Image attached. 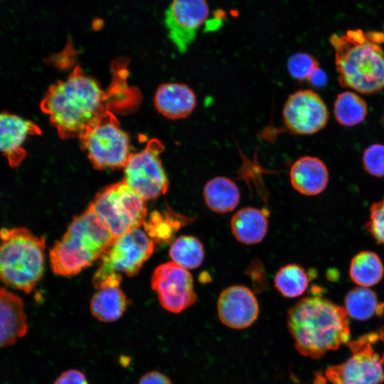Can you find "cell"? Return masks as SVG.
<instances>
[{"mask_svg":"<svg viewBox=\"0 0 384 384\" xmlns=\"http://www.w3.org/2000/svg\"><path fill=\"white\" fill-rule=\"evenodd\" d=\"M127 70H115L110 87L103 90L93 78L76 66L65 80L51 85L41 102L61 139L79 137L103 113L127 100L130 91Z\"/></svg>","mask_w":384,"mask_h":384,"instance_id":"6da1fadb","label":"cell"},{"mask_svg":"<svg viewBox=\"0 0 384 384\" xmlns=\"http://www.w3.org/2000/svg\"><path fill=\"white\" fill-rule=\"evenodd\" d=\"M287 324L298 352L314 359L336 350L350 338L345 308L324 297L316 289L289 309Z\"/></svg>","mask_w":384,"mask_h":384,"instance_id":"7a4b0ae2","label":"cell"},{"mask_svg":"<svg viewBox=\"0 0 384 384\" xmlns=\"http://www.w3.org/2000/svg\"><path fill=\"white\" fill-rule=\"evenodd\" d=\"M383 38L382 33L361 29L331 37L341 86L365 94L384 88V50L379 44Z\"/></svg>","mask_w":384,"mask_h":384,"instance_id":"3957f363","label":"cell"},{"mask_svg":"<svg viewBox=\"0 0 384 384\" xmlns=\"http://www.w3.org/2000/svg\"><path fill=\"white\" fill-rule=\"evenodd\" d=\"M114 238L88 206L75 216L49 251L50 267L60 276H73L100 259Z\"/></svg>","mask_w":384,"mask_h":384,"instance_id":"277c9868","label":"cell"},{"mask_svg":"<svg viewBox=\"0 0 384 384\" xmlns=\"http://www.w3.org/2000/svg\"><path fill=\"white\" fill-rule=\"evenodd\" d=\"M46 240L26 227L0 230V281L27 294L42 277Z\"/></svg>","mask_w":384,"mask_h":384,"instance_id":"5b68a950","label":"cell"},{"mask_svg":"<svg viewBox=\"0 0 384 384\" xmlns=\"http://www.w3.org/2000/svg\"><path fill=\"white\" fill-rule=\"evenodd\" d=\"M154 243L139 228L114 238L100 258V264L92 280L95 287H119L121 273L129 277L136 275L151 255Z\"/></svg>","mask_w":384,"mask_h":384,"instance_id":"8992f818","label":"cell"},{"mask_svg":"<svg viewBox=\"0 0 384 384\" xmlns=\"http://www.w3.org/2000/svg\"><path fill=\"white\" fill-rule=\"evenodd\" d=\"M89 206L116 238L143 225L147 216L146 201L123 179L100 190Z\"/></svg>","mask_w":384,"mask_h":384,"instance_id":"52a82bcc","label":"cell"},{"mask_svg":"<svg viewBox=\"0 0 384 384\" xmlns=\"http://www.w3.org/2000/svg\"><path fill=\"white\" fill-rule=\"evenodd\" d=\"M78 139L97 169L124 168L132 153L129 136L111 110L103 113Z\"/></svg>","mask_w":384,"mask_h":384,"instance_id":"ba28073f","label":"cell"},{"mask_svg":"<svg viewBox=\"0 0 384 384\" xmlns=\"http://www.w3.org/2000/svg\"><path fill=\"white\" fill-rule=\"evenodd\" d=\"M378 340L377 333H369L348 342L351 356L344 363L326 369L328 380L332 384L382 383L383 363L373 347Z\"/></svg>","mask_w":384,"mask_h":384,"instance_id":"9c48e42d","label":"cell"},{"mask_svg":"<svg viewBox=\"0 0 384 384\" xmlns=\"http://www.w3.org/2000/svg\"><path fill=\"white\" fill-rule=\"evenodd\" d=\"M163 150L160 140L150 139L141 151L131 153L124 167V180L145 201L168 191L169 180L159 157Z\"/></svg>","mask_w":384,"mask_h":384,"instance_id":"30bf717a","label":"cell"},{"mask_svg":"<svg viewBox=\"0 0 384 384\" xmlns=\"http://www.w3.org/2000/svg\"><path fill=\"white\" fill-rule=\"evenodd\" d=\"M151 284L161 305L170 312L180 313L197 300L191 274L172 261L156 267Z\"/></svg>","mask_w":384,"mask_h":384,"instance_id":"8fae6325","label":"cell"},{"mask_svg":"<svg viewBox=\"0 0 384 384\" xmlns=\"http://www.w3.org/2000/svg\"><path fill=\"white\" fill-rule=\"evenodd\" d=\"M285 127L292 134H313L327 124L329 112L321 97L311 90H299L292 93L282 108Z\"/></svg>","mask_w":384,"mask_h":384,"instance_id":"7c38bea8","label":"cell"},{"mask_svg":"<svg viewBox=\"0 0 384 384\" xmlns=\"http://www.w3.org/2000/svg\"><path fill=\"white\" fill-rule=\"evenodd\" d=\"M209 8L206 0H173L165 12L168 37L178 51L183 53L195 41L206 21Z\"/></svg>","mask_w":384,"mask_h":384,"instance_id":"4fadbf2b","label":"cell"},{"mask_svg":"<svg viewBox=\"0 0 384 384\" xmlns=\"http://www.w3.org/2000/svg\"><path fill=\"white\" fill-rule=\"evenodd\" d=\"M217 309L220 321L236 329L251 326L259 314V305L254 293L241 285L223 290L218 299Z\"/></svg>","mask_w":384,"mask_h":384,"instance_id":"5bb4252c","label":"cell"},{"mask_svg":"<svg viewBox=\"0 0 384 384\" xmlns=\"http://www.w3.org/2000/svg\"><path fill=\"white\" fill-rule=\"evenodd\" d=\"M41 134L34 122L7 112L0 113V153L11 167L18 166L26 158L23 144L27 137Z\"/></svg>","mask_w":384,"mask_h":384,"instance_id":"9a60e30c","label":"cell"},{"mask_svg":"<svg viewBox=\"0 0 384 384\" xmlns=\"http://www.w3.org/2000/svg\"><path fill=\"white\" fill-rule=\"evenodd\" d=\"M28 330L23 300L0 287V348L14 344L26 335Z\"/></svg>","mask_w":384,"mask_h":384,"instance_id":"2e32d148","label":"cell"},{"mask_svg":"<svg viewBox=\"0 0 384 384\" xmlns=\"http://www.w3.org/2000/svg\"><path fill=\"white\" fill-rule=\"evenodd\" d=\"M156 110L169 119L188 117L197 105L195 92L186 84L166 82L160 85L154 98Z\"/></svg>","mask_w":384,"mask_h":384,"instance_id":"e0dca14e","label":"cell"},{"mask_svg":"<svg viewBox=\"0 0 384 384\" xmlns=\"http://www.w3.org/2000/svg\"><path fill=\"white\" fill-rule=\"evenodd\" d=\"M289 179L293 188L299 193L315 196L321 193L327 186L329 171L320 159L304 156L292 165Z\"/></svg>","mask_w":384,"mask_h":384,"instance_id":"ac0fdd59","label":"cell"},{"mask_svg":"<svg viewBox=\"0 0 384 384\" xmlns=\"http://www.w3.org/2000/svg\"><path fill=\"white\" fill-rule=\"evenodd\" d=\"M265 209L246 207L237 211L230 220L231 233L240 243L255 245L265 237L268 229Z\"/></svg>","mask_w":384,"mask_h":384,"instance_id":"d6986e66","label":"cell"},{"mask_svg":"<svg viewBox=\"0 0 384 384\" xmlns=\"http://www.w3.org/2000/svg\"><path fill=\"white\" fill-rule=\"evenodd\" d=\"M203 193L207 207L217 213L233 211L240 202L238 186L225 176H216L208 181Z\"/></svg>","mask_w":384,"mask_h":384,"instance_id":"ffe728a7","label":"cell"},{"mask_svg":"<svg viewBox=\"0 0 384 384\" xmlns=\"http://www.w3.org/2000/svg\"><path fill=\"white\" fill-rule=\"evenodd\" d=\"M127 305L124 293L119 287L100 289L90 301V309L92 316L102 322L118 320Z\"/></svg>","mask_w":384,"mask_h":384,"instance_id":"44dd1931","label":"cell"},{"mask_svg":"<svg viewBox=\"0 0 384 384\" xmlns=\"http://www.w3.org/2000/svg\"><path fill=\"white\" fill-rule=\"evenodd\" d=\"M383 275V264L380 257L373 252L362 251L356 255L351 262L350 278L360 287H372L378 284Z\"/></svg>","mask_w":384,"mask_h":384,"instance_id":"7402d4cb","label":"cell"},{"mask_svg":"<svg viewBox=\"0 0 384 384\" xmlns=\"http://www.w3.org/2000/svg\"><path fill=\"white\" fill-rule=\"evenodd\" d=\"M344 304L347 314L358 321H366L384 313V303L378 299L375 292L367 287L350 290L345 297Z\"/></svg>","mask_w":384,"mask_h":384,"instance_id":"603a6c76","label":"cell"},{"mask_svg":"<svg viewBox=\"0 0 384 384\" xmlns=\"http://www.w3.org/2000/svg\"><path fill=\"white\" fill-rule=\"evenodd\" d=\"M188 220L171 212L169 210L161 213L154 210L146 218L143 225L146 235L157 243L170 242L177 230Z\"/></svg>","mask_w":384,"mask_h":384,"instance_id":"cb8c5ba5","label":"cell"},{"mask_svg":"<svg viewBox=\"0 0 384 384\" xmlns=\"http://www.w3.org/2000/svg\"><path fill=\"white\" fill-rule=\"evenodd\" d=\"M310 278L299 265H286L275 274L274 285L284 297L295 298L303 294L309 287Z\"/></svg>","mask_w":384,"mask_h":384,"instance_id":"d4e9b609","label":"cell"},{"mask_svg":"<svg viewBox=\"0 0 384 384\" xmlns=\"http://www.w3.org/2000/svg\"><path fill=\"white\" fill-rule=\"evenodd\" d=\"M169 254L172 262L186 270H192L201 266L205 252L199 239L192 235H182L173 241Z\"/></svg>","mask_w":384,"mask_h":384,"instance_id":"484cf974","label":"cell"},{"mask_svg":"<svg viewBox=\"0 0 384 384\" xmlns=\"http://www.w3.org/2000/svg\"><path fill=\"white\" fill-rule=\"evenodd\" d=\"M367 105L357 94L346 91L337 95L334 103V115L337 122L351 127L363 121L367 114Z\"/></svg>","mask_w":384,"mask_h":384,"instance_id":"4316f807","label":"cell"},{"mask_svg":"<svg viewBox=\"0 0 384 384\" xmlns=\"http://www.w3.org/2000/svg\"><path fill=\"white\" fill-rule=\"evenodd\" d=\"M319 67L317 59L306 53H296L292 55L287 62L289 75L299 82L308 80L314 71Z\"/></svg>","mask_w":384,"mask_h":384,"instance_id":"83f0119b","label":"cell"},{"mask_svg":"<svg viewBox=\"0 0 384 384\" xmlns=\"http://www.w3.org/2000/svg\"><path fill=\"white\" fill-rule=\"evenodd\" d=\"M365 170L376 177L384 176V145L376 144L368 146L363 154Z\"/></svg>","mask_w":384,"mask_h":384,"instance_id":"f1b7e54d","label":"cell"},{"mask_svg":"<svg viewBox=\"0 0 384 384\" xmlns=\"http://www.w3.org/2000/svg\"><path fill=\"white\" fill-rule=\"evenodd\" d=\"M366 228L378 243L384 244V198L372 204Z\"/></svg>","mask_w":384,"mask_h":384,"instance_id":"f546056e","label":"cell"},{"mask_svg":"<svg viewBox=\"0 0 384 384\" xmlns=\"http://www.w3.org/2000/svg\"><path fill=\"white\" fill-rule=\"evenodd\" d=\"M53 384H89V383L82 371L78 369H68L59 375Z\"/></svg>","mask_w":384,"mask_h":384,"instance_id":"4dcf8cb0","label":"cell"},{"mask_svg":"<svg viewBox=\"0 0 384 384\" xmlns=\"http://www.w3.org/2000/svg\"><path fill=\"white\" fill-rule=\"evenodd\" d=\"M138 384H172V382L165 374L157 370H151L144 374Z\"/></svg>","mask_w":384,"mask_h":384,"instance_id":"1f68e13d","label":"cell"},{"mask_svg":"<svg viewBox=\"0 0 384 384\" xmlns=\"http://www.w3.org/2000/svg\"><path fill=\"white\" fill-rule=\"evenodd\" d=\"M307 81L315 87H321L326 84L327 76L326 73L319 67L314 71Z\"/></svg>","mask_w":384,"mask_h":384,"instance_id":"d6a6232c","label":"cell"},{"mask_svg":"<svg viewBox=\"0 0 384 384\" xmlns=\"http://www.w3.org/2000/svg\"><path fill=\"white\" fill-rule=\"evenodd\" d=\"M378 339L381 340L383 342H384V326H383L379 331H378ZM381 360L383 363H384V353L383 356L381 357Z\"/></svg>","mask_w":384,"mask_h":384,"instance_id":"836d02e7","label":"cell"}]
</instances>
